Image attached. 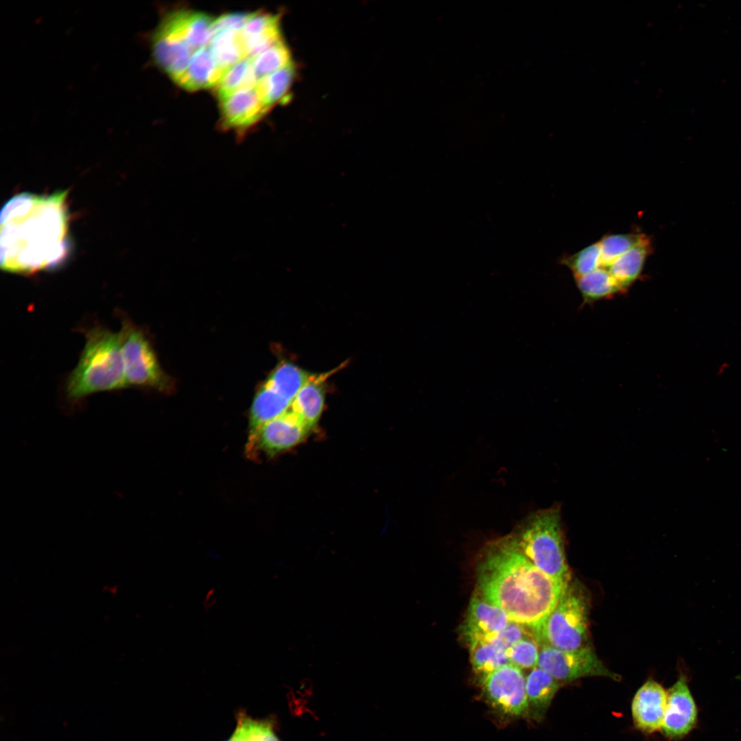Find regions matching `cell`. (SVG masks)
I'll use <instances>...</instances> for the list:
<instances>
[{
  "label": "cell",
  "mask_w": 741,
  "mask_h": 741,
  "mask_svg": "<svg viewBox=\"0 0 741 741\" xmlns=\"http://www.w3.org/2000/svg\"><path fill=\"white\" fill-rule=\"evenodd\" d=\"M467 642L473 670L481 681L497 668L510 663L506 652L488 642L471 639Z\"/></svg>",
  "instance_id": "23"
},
{
  "label": "cell",
  "mask_w": 741,
  "mask_h": 741,
  "mask_svg": "<svg viewBox=\"0 0 741 741\" xmlns=\"http://www.w3.org/2000/svg\"><path fill=\"white\" fill-rule=\"evenodd\" d=\"M653 251L651 238L646 236L637 245L616 259L607 268L626 293L641 277L648 257Z\"/></svg>",
  "instance_id": "17"
},
{
  "label": "cell",
  "mask_w": 741,
  "mask_h": 741,
  "mask_svg": "<svg viewBox=\"0 0 741 741\" xmlns=\"http://www.w3.org/2000/svg\"><path fill=\"white\" fill-rule=\"evenodd\" d=\"M152 56L174 81L186 70L194 53L179 37L158 25L150 37Z\"/></svg>",
  "instance_id": "12"
},
{
  "label": "cell",
  "mask_w": 741,
  "mask_h": 741,
  "mask_svg": "<svg viewBox=\"0 0 741 741\" xmlns=\"http://www.w3.org/2000/svg\"><path fill=\"white\" fill-rule=\"evenodd\" d=\"M225 72L218 67L207 46L193 54L186 70L175 82L189 91L215 87Z\"/></svg>",
  "instance_id": "16"
},
{
  "label": "cell",
  "mask_w": 741,
  "mask_h": 741,
  "mask_svg": "<svg viewBox=\"0 0 741 741\" xmlns=\"http://www.w3.org/2000/svg\"><path fill=\"white\" fill-rule=\"evenodd\" d=\"M510 621L503 610L475 593L468 606L462 633L467 642L486 640L502 631Z\"/></svg>",
  "instance_id": "13"
},
{
  "label": "cell",
  "mask_w": 741,
  "mask_h": 741,
  "mask_svg": "<svg viewBox=\"0 0 741 741\" xmlns=\"http://www.w3.org/2000/svg\"><path fill=\"white\" fill-rule=\"evenodd\" d=\"M310 427L292 410L280 416L250 432L247 444L249 456L258 452L274 456L300 444L307 436Z\"/></svg>",
  "instance_id": "8"
},
{
  "label": "cell",
  "mask_w": 741,
  "mask_h": 741,
  "mask_svg": "<svg viewBox=\"0 0 741 741\" xmlns=\"http://www.w3.org/2000/svg\"><path fill=\"white\" fill-rule=\"evenodd\" d=\"M240 32L224 30L211 37L209 48L218 67L225 71L245 58Z\"/></svg>",
  "instance_id": "22"
},
{
  "label": "cell",
  "mask_w": 741,
  "mask_h": 741,
  "mask_svg": "<svg viewBox=\"0 0 741 741\" xmlns=\"http://www.w3.org/2000/svg\"><path fill=\"white\" fill-rule=\"evenodd\" d=\"M646 235L641 231L608 233L599 240L601 267L608 268L616 259L639 243Z\"/></svg>",
  "instance_id": "27"
},
{
  "label": "cell",
  "mask_w": 741,
  "mask_h": 741,
  "mask_svg": "<svg viewBox=\"0 0 741 741\" xmlns=\"http://www.w3.org/2000/svg\"><path fill=\"white\" fill-rule=\"evenodd\" d=\"M279 24V16L265 12L251 13L240 32L242 40L259 34Z\"/></svg>",
  "instance_id": "33"
},
{
  "label": "cell",
  "mask_w": 741,
  "mask_h": 741,
  "mask_svg": "<svg viewBox=\"0 0 741 741\" xmlns=\"http://www.w3.org/2000/svg\"><path fill=\"white\" fill-rule=\"evenodd\" d=\"M537 667L549 673L561 685L588 677H603L614 681L621 679L605 666L590 646L562 650L539 644Z\"/></svg>",
  "instance_id": "7"
},
{
  "label": "cell",
  "mask_w": 741,
  "mask_h": 741,
  "mask_svg": "<svg viewBox=\"0 0 741 741\" xmlns=\"http://www.w3.org/2000/svg\"><path fill=\"white\" fill-rule=\"evenodd\" d=\"M220 109L226 126L242 129L257 123L270 108L255 88L238 90L220 99Z\"/></svg>",
  "instance_id": "15"
},
{
  "label": "cell",
  "mask_w": 741,
  "mask_h": 741,
  "mask_svg": "<svg viewBox=\"0 0 741 741\" xmlns=\"http://www.w3.org/2000/svg\"><path fill=\"white\" fill-rule=\"evenodd\" d=\"M530 635H533L530 629L510 621L502 631L484 641L506 652L519 640Z\"/></svg>",
  "instance_id": "32"
},
{
  "label": "cell",
  "mask_w": 741,
  "mask_h": 741,
  "mask_svg": "<svg viewBox=\"0 0 741 741\" xmlns=\"http://www.w3.org/2000/svg\"><path fill=\"white\" fill-rule=\"evenodd\" d=\"M126 386L169 390L170 382L159 366L150 341L142 330L124 319L119 332Z\"/></svg>",
  "instance_id": "6"
},
{
  "label": "cell",
  "mask_w": 741,
  "mask_h": 741,
  "mask_svg": "<svg viewBox=\"0 0 741 741\" xmlns=\"http://www.w3.org/2000/svg\"><path fill=\"white\" fill-rule=\"evenodd\" d=\"M292 402L266 383L256 394L250 412V432L290 410Z\"/></svg>",
  "instance_id": "20"
},
{
  "label": "cell",
  "mask_w": 741,
  "mask_h": 741,
  "mask_svg": "<svg viewBox=\"0 0 741 741\" xmlns=\"http://www.w3.org/2000/svg\"><path fill=\"white\" fill-rule=\"evenodd\" d=\"M698 711L685 674H681L667 691L666 710L661 731L669 739H680L696 726Z\"/></svg>",
  "instance_id": "10"
},
{
  "label": "cell",
  "mask_w": 741,
  "mask_h": 741,
  "mask_svg": "<svg viewBox=\"0 0 741 741\" xmlns=\"http://www.w3.org/2000/svg\"><path fill=\"white\" fill-rule=\"evenodd\" d=\"M250 60L258 80L292 63L283 40Z\"/></svg>",
  "instance_id": "28"
},
{
  "label": "cell",
  "mask_w": 741,
  "mask_h": 741,
  "mask_svg": "<svg viewBox=\"0 0 741 741\" xmlns=\"http://www.w3.org/2000/svg\"><path fill=\"white\" fill-rule=\"evenodd\" d=\"M67 191L21 193L1 212V268L31 274L62 263L69 250Z\"/></svg>",
  "instance_id": "2"
},
{
  "label": "cell",
  "mask_w": 741,
  "mask_h": 741,
  "mask_svg": "<svg viewBox=\"0 0 741 741\" xmlns=\"http://www.w3.org/2000/svg\"><path fill=\"white\" fill-rule=\"evenodd\" d=\"M213 21L203 12L179 10L167 14L159 25L182 39L195 52L209 46Z\"/></svg>",
  "instance_id": "14"
},
{
  "label": "cell",
  "mask_w": 741,
  "mask_h": 741,
  "mask_svg": "<svg viewBox=\"0 0 741 741\" xmlns=\"http://www.w3.org/2000/svg\"><path fill=\"white\" fill-rule=\"evenodd\" d=\"M589 594L582 583L571 580L534 637L539 644L574 650L588 644Z\"/></svg>",
  "instance_id": "5"
},
{
  "label": "cell",
  "mask_w": 741,
  "mask_h": 741,
  "mask_svg": "<svg viewBox=\"0 0 741 741\" xmlns=\"http://www.w3.org/2000/svg\"><path fill=\"white\" fill-rule=\"evenodd\" d=\"M505 652L509 663L521 670H532L537 667L539 644L533 635L521 639Z\"/></svg>",
  "instance_id": "30"
},
{
  "label": "cell",
  "mask_w": 741,
  "mask_h": 741,
  "mask_svg": "<svg viewBox=\"0 0 741 741\" xmlns=\"http://www.w3.org/2000/svg\"><path fill=\"white\" fill-rule=\"evenodd\" d=\"M561 684L549 673L536 667L526 677L528 711L539 721L543 719Z\"/></svg>",
  "instance_id": "18"
},
{
  "label": "cell",
  "mask_w": 741,
  "mask_h": 741,
  "mask_svg": "<svg viewBox=\"0 0 741 741\" xmlns=\"http://www.w3.org/2000/svg\"><path fill=\"white\" fill-rule=\"evenodd\" d=\"M512 533L521 552L537 567L556 580H571L558 505L532 513Z\"/></svg>",
  "instance_id": "4"
},
{
  "label": "cell",
  "mask_w": 741,
  "mask_h": 741,
  "mask_svg": "<svg viewBox=\"0 0 741 741\" xmlns=\"http://www.w3.org/2000/svg\"><path fill=\"white\" fill-rule=\"evenodd\" d=\"M561 263L570 270L574 278L596 270L601 267V250L599 241L573 254L565 255L561 257Z\"/></svg>",
  "instance_id": "29"
},
{
  "label": "cell",
  "mask_w": 741,
  "mask_h": 741,
  "mask_svg": "<svg viewBox=\"0 0 741 741\" xmlns=\"http://www.w3.org/2000/svg\"><path fill=\"white\" fill-rule=\"evenodd\" d=\"M576 287L581 294L584 304L609 299L622 294L617 282L607 268L574 278Z\"/></svg>",
  "instance_id": "21"
},
{
  "label": "cell",
  "mask_w": 741,
  "mask_h": 741,
  "mask_svg": "<svg viewBox=\"0 0 741 741\" xmlns=\"http://www.w3.org/2000/svg\"><path fill=\"white\" fill-rule=\"evenodd\" d=\"M311 375L292 363L283 362L276 367L265 383L292 402Z\"/></svg>",
  "instance_id": "24"
},
{
  "label": "cell",
  "mask_w": 741,
  "mask_h": 741,
  "mask_svg": "<svg viewBox=\"0 0 741 741\" xmlns=\"http://www.w3.org/2000/svg\"><path fill=\"white\" fill-rule=\"evenodd\" d=\"M233 736L242 741H279L268 723L244 717L239 718Z\"/></svg>",
  "instance_id": "31"
},
{
  "label": "cell",
  "mask_w": 741,
  "mask_h": 741,
  "mask_svg": "<svg viewBox=\"0 0 741 741\" xmlns=\"http://www.w3.org/2000/svg\"><path fill=\"white\" fill-rule=\"evenodd\" d=\"M295 76L292 63L273 73L259 79L255 90L263 102L270 108L285 99Z\"/></svg>",
  "instance_id": "25"
},
{
  "label": "cell",
  "mask_w": 741,
  "mask_h": 741,
  "mask_svg": "<svg viewBox=\"0 0 741 741\" xmlns=\"http://www.w3.org/2000/svg\"><path fill=\"white\" fill-rule=\"evenodd\" d=\"M667 701V691L654 680L646 681L635 694L631 714L635 727L644 733L661 730Z\"/></svg>",
  "instance_id": "11"
},
{
  "label": "cell",
  "mask_w": 741,
  "mask_h": 741,
  "mask_svg": "<svg viewBox=\"0 0 741 741\" xmlns=\"http://www.w3.org/2000/svg\"><path fill=\"white\" fill-rule=\"evenodd\" d=\"M332 373L312 375L293 399L290 410L310 428L317 423L324 407V381Z\"/></svg>",
  "instance_id": "19"
},
{
  "label": "cell",
  "mask_w": 741,
  "mask_h": 741,
  "mask_svg": "<svg viewBox=\"0 0 741 741\" xmlns=\"http://www.w3.org/2000/svg\"><path fill=\"white\" fill-rule=\"evenodd\" d=\"M489 703L510 716L528 714L526 677L522 670L508 663L497 668L481 681Z\"/></svg>",
  "instance_id": "9"
},
{
  "label": "cell",
  "mask_w": 741,
  "mask_h": 741,
  "mask_svg": "<svg viewBox=\"0 0 741 741\" xmlns=\"http://www.w3.org/2000/svg\"><path fill=\"white\" fill-rule=\"evenodd\" d=\"M251 13L234 12L223 14L214 19L211 25V37L224 30L241 32Z\"/></svg>",
  "instance_id": "34"
},
{
  "label": "cell",
  "mask_w": 741,
  "mask_h": 741,
  "mask_svg": "<svg viewBox=\"0 0 741 741\" xmlns=\"http://www.w3.org/2000/svg\"><path fill=\"white\" fill-rule=\"evenodd\" d=\"M126 387L119 333L95 327L86 334L78 363L69 376L66 392L72 400Z\"/></svg>",
  "instance_id": "3"
},
{
  "label": "cell",
  "mask_w": 741,
  "mask_h": 741,
  "mask_svg": "<svg viewBox=\"0 0 741 741\" xmlns=\"http://www.w3.org/2000/svg\"><path fill=\"white\" fill-rule=\"evenodd\" d=\"M569 583L556 580L537 567L521 552L511 532L489 542L482 550L475 593L534 635Z\"/></svg>",
  "instance_id": "1"
},
{
  "label": "cell",
  "mask_w": 741,
  "mask_h": 741,
  "mask_svg": "<svg viewBox=\"0 0 741 741\" xmlns=\"http://www.w3.org/2000/svg\"><path fill=\"white\" fill-rule=\"evenodd\" d=\"M257 82L251 60L244 58L226 71L216 92L220 100L238 90L255 89Z\"/></svg>",
  "instance_id": "26"
}]
</instances>
